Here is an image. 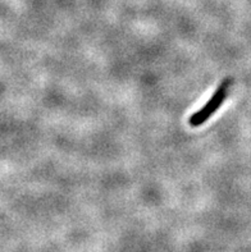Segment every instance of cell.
<instances>
[{
    "label": "cell",
    "instance_id": "6da1fadb",
    "mask_svg": "<svg viewBox=\"0 0 251 252\" xmlns=\"http://www.w3.org/2000/svg\"><path fill=\"white\" fill-rule=\"evenodd\" d=\"M231 78H224L221 86L217 88V91L214 92L210 100L205 104V106H203L200 110L191 115L190 121L188 122H190V125L192 126V127H199V126H201L203 123H205L218 109L221 108V105L223 104V101L227 98L228 88L231 86Z\"/></svg>",
    "mask_w": 251,
    "mask_h": 252
}]
</instances>
